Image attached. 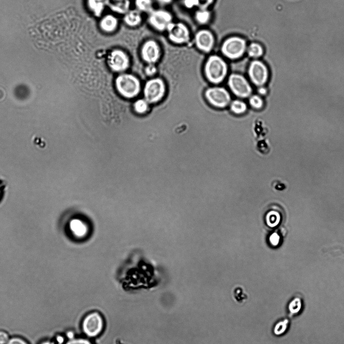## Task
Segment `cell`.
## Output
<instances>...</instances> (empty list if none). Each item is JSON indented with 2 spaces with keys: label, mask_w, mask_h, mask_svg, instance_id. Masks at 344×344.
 <instances>
[{
  "label": "cell",
  "mask_w": 344,
  "mask_h": 344,
  "mask_svg": "<svg viewBox=\"0 0 344 344\" xmlns=\"http://www.w3.org/2000/svg\"><path fill=\"white\" fill-rule=\"evenodd\" d=\"M204 72L210 82L218 84L223 81L227 75V65L220 56L212 55L208 59L205 64Z\"/></svg>",
  "instance_id": "6da1fadb"
},
{
  "label": "cell",
  "mask_w": 344,
  "mask_h": 344,
  "mask_svg": "<svg viewBox=\"0 0 344 344\" xmlns=\"http://www.w3.org/2000/svg\"><path fill=\"white\" fill-rule=\"evenodd\" d=\"M108 68L116 73H125L130 67L131 55L125 49L116 47L112 48L106 56Z\"/></svg>",
  "instance_id": "7a4b0ae2"
},
{
  "label": "cell",
  "mask_w": 344,
  "mask_h": 344,
  "mask_svg": "<svg viewBox=\"0 0 344 344\" xmlns=\"http://www.w3.org/2000/svg\"><path fill=\"white\" fill-rule=\"evenodd\" d=\"M162 52L160 43L154 38L145 39L139 48V56L146 64L156 65L160 60Z\"/></svg>",
  "instance_id": "3957f363"
},
{
  "label": "cell",
  "mask_w": 344,
  "mask_h": 344,
  "mask_svg": "<svg viewBox=\"0 0 344 344\" xmlns=\"http://www.w3.org/2000/svg\"><path fill=\"white\" fill-rule=\"evenodd\" d=\"M146 22L153 31L162 33L166 32L168 26L173 22L171 13L164 8H154L147 14Z\"/></svg>",
  "instance_id": "277c9868"
},
{
  "label": "cell",
  "mask_w": 344,
  "mask_h": 344,
  "mask_svg": "<svg viewBox=\"0 0 344 344\" xmlns=\"http://www.w3.org/2000/svg\"><path fill=\"white\" fill-rule=\"evenodd\" d=\"M115 83L118 92L126 98H133L140 92V81L135 76L131 74L121 73L117 77Z\"/></svg>",
  "instance_id": "5b68a950"
},
{
  "label": "cell",
  "mask_w": 344,
  "mask_h": 344,
  "mask_svg": "<svg viewBox=\"0 0 344 344\" xmlns=\"http://www.w3.org/2000/svg\"><path fill=\"white\" fill-rule=\"evenodd\" d=\"M246 42L243 38L233 36L227 38L221 47L222 53L230 59H237L242 56L247 50Z\"/></svg>",
  "instance_id": "8992f818"
},
{
  "label": "cell",
  "mask_w": 344,
  "mask_h": 344,
  "mask_svg": "<svg viewBox=\"0 0 344 344\" xmlns=\"http://www.w3.org/2000/svg\"><path fill=\"white\" fill-rule=\"evenodd\" d=\"M165 92L164 81L159 78L148 81L145 86L144 94L146 100L149 103H155L160 100Z\"/></svg>",
  "instance_id": "52a82bcc"
},
{
  "label": "cell",
  "mask_w": 344,
  "mask_h": 344,
  "mask_svg": "<svg viewBox=\"0 0 344 344\" xmlns=\"http://www.w3.org/2000/svg\"><path fill=\"white\" fill-rule=\"evenodd\" d=\"M205 96L211 105L217 108L225 107L231 101L230 93L221 87L208 88L205 92Z\"/></svg>",
  "instance_id": "ba28073f"
},
{
  "label": "cell",
  "mask_w": 344,
  "mask_h": 344,
  "mask_svg": "<svg viewBox=\"0 0 344 344\" xmlns=\"http://www.w3.org/2000/svg\"><path fill=\"white\" fill-rule=\"evenodd\" d=\"M228 85L232 92L240 98H247L250 96L252 87L248 80L242 75L232 74L228 79Z\"/></svg>",
  "instance_id": "9c48e42d"
},
{
  "label": "cell",
  "mask_w": 344,
  "mask_h": 344,
  "mask_svg": "<svg viewBox=\"0 0 344 344\" xmlns=\"http://www.w3.org/2000/svg\"><path fill=\"white\" fill-rule=\"evenodd\" d=\"M248 75L251 82L256 86H262L266 82L268 71L266 65L261 61H252L249 67Z\"/></svg>",
  "instance_id": "30bf717a"
},
{
  "label": "cell",
  "mask_w": 344,
  "mask_h": 344,
  "mask_svg": "<svg viewBox=\"0 0 344 344\" xmlns=\"http://www.w3.org/2000/svg\"><path fill=\"white\" fill-rule=\"evenodd\" d=\"M168 39L177 44H183L190 38V32L187 27L182 23H174L170 24L166 32Z\"/></svg>",
  "instance_id": "8fae6325"
},
{
  "label": "cell",
  "mask_w": 344,
  "mask_h": 344,
  "mask_svg": "<svg viewBox=\"0 0 344 344\" xmlns=\"http://www.w3.org/2000/svg\"><path fill=\"white\" fill-rule=\"evenodd\" d=\"M103 321L101 315L96 312L87 315L82 322L84 333L89 337L97 336L101 331Z\"/></svg>",
  "instance_id": "7c38bea8"
},
{
  "label": "cell",
  "mask_w": 344,
  "mask_h": 344,
  "mask_svg": "<svg viewBox=\"0 0 344 344\" xmlns=\"http://www.w3.org/2000/svg\"><path fill=\"white\" fill-rule=\"evenodd\" d=\"M120 21L117 15L113 13L103 14L99 18L98 28L102 33L112 35L119 30Z\"/></svg>",
  "instance_id": "4fadbf2b"
},
{
  "label": "cell",
  "mask_w": 344,
  "mask_h": 344,
  "mask_svg": "<svg viewBox=\"0 0 344 344\" xmlns=\"http://www.w3.org/2000/svg\"><path fill=\"white\" fill-rule=\"evenodd\" d=\"M195 41L199 49L204 52H208L212 49L214 46V38L210 31L202 30L196 33Z\"/></svg>",
  "instance_id": "5bb4252c"
},
{
  "label": "cell",
  "mask_w": 344,
  "mask_h": 344,
  "mask_svg": "<svg viewBox=\"0 0 344 344\" xmlns=\"http://www.w3.org/2000/svg\"><path fill=\"white\" fill-rule=\"evenodd\" d=\"M143 14L136 9H130L122 17V22L129 28L139 27L143 22Z\"/></svg>",
  "instance_id": "9a60e30c"
},
{
  "label": "cell",
  "mask_w": 344,
  "mask_h": 344,
  "mask_svg": "<svg viewBox=\"0 0 344 344\" xmlns=\"http://www.w3.org/2000/svg\"><path fill=\"white\" fill-rule=\"evenodd\" d=\"M86 5L93 16L99 18L104 14L105 7L107 6V0H87Z\"/></svg>",
  "instance_id": "2e32d148"
},
{
  "label": "cell",
  "mask_w": 344,
  "mask_h": 344,
  "mask_svg": "<svg viewBox=\"0 0 344 344\" xmlns=\"http://www.w3.org/2000/svg\"><path fill=\"white\" fill-rule=\"evenodd\" d=\"M107 6L113 12L122 14V15L130 9L129 0H121L112 1V2L107 1Z\"/></svg>",
  "instance_id": "e0dca14e"
},
{
  "label": "cell",
  "mask_w": 344,
  "mask_h": 344,
  "mask_svg": "<svg viewBox=\"0 0 344 344\" xmlns=\"http://www.w3.org/2000/svg\"><path fill=\"white\" fill-rule=\"evenodd\" d=\"M134 8L146 15L152 11L155 4L154 0H134Z\"/></svg>",
  "instance_id": "ac0fdd59"
},
{
  "label": "cell",
  "mask_w": 344,
  "mask_h": 344,
  "mask_svg": "<svg viewBox=\"0 0 344 344\" xmlns=\"http://www.w3.org/2000/svg\"><path fill=\"white\" fill-rule=\"evenodd\" d=\"M302 307V300L300 296L294 297L288 305L289 316H294L299 313Z\"/></svg>",
  "instance_id": "d6986e66"
},
{
  "label": "cell",
  "mask_w": 344,
  "mask_h": 344,
  "mask_svg": "<svg viewBox=\"0 0 344 344\" xmlns=\"http://www.w3.org/2000/svg\"><path fill=\"white\" fill-rule=\"evenodd\" d=\"M69 227L72 233L78 237L83 236L86 231L84 223L77 219L72 220L70 222Z\"/></svg>",
  "instance_id": "ffe728a7"
},
{
  "label": "cell",
  "mask_w": 344,
  "mask_h": 344,
  "mask_svg": "<svg viewBox=\"0 0 344 344\" xmlns=\"http://www.w3.org/2000/svg\"><path fill=\"white\" fill-rule=\"evenodd\" d=\"M230 109L233 113L236 114H241L246 111L247 106L243 101L236 99L231 102Z\"/></svg>",
  "instance_id": "44dd1931"
},
{
  "label": "cell",
  "mask_w": 344,
  "mask_h": 344,
  "mask_svg": "<svg viewBox=\"0 0 344 344\" xmlns=\"http://www.w3.org/2000/svg\"><path fill=\"white\" fill-rule=\"evenodd\" d=\"M248 55L252 58H257L261 56L263 53L262 46L257 43H252L247 48Z\"/></svg>",
  "instance_id": "7402d4cb"
},
{
  "label": "cell",
  "mask_w": 344,
  "mask_h": 344,
  "mask_svg": "<svg viewBox=\"0 0 344 344\" xmlns=\"http://www.w3.org/2000/svg\"><path fill=\"white\" fill-rule=\"evenodd\" d=\"M289 319H285L279 321L275 325L273 329L274 333L276 335H281L283 334L287 329L289 325Z\"/></svg>",
  "instance_id": "603a6c76"
},
{
  "label": "cell",
  "mask_w": 344,
  "mask_h": 344,
  "mask_svg": "<svg viewBox=\"0 0 344 344\" xmlns=\"http://www.w3.org/2000/svg\"><path fill=\"white\" fill-rule=\"evenodd\" d=\"M147 102L146 100L141 99L137 100L133 105L135 111L140 114L145 113L148 109Z\"/></svg>",
  "instance_id": "cb8c5ba5"
},
{
  "label": "cell",
  "mask_w": 344,
  "mask_h": 344,
  "mask_svg": "<svg viewBox=\"0 0 344 344\" xmlns=\"http://www.w3.org/2000/svg\"><path fill=\"white\" fill-rule=\"evenodd\" d=\"M249 103L254 109H259L263 107V100L258 95H253L250 96Z\"/></svg>",
  "instance_id": "d4e9b609"
},
{
  "label": "cell",
  "mask_w": 344,
  "mask_h": 344,
  "mask_svg": "<svg viewBox=\"0 0 344 344\" xmlns=\"http://www.w3.org/2000/svg\"><path fill=\"white\" fill-rule=\"evenodd\" d=\"M234 296L236 300L240 303L243 302L247 298V295L240 288H237L234 291Z\"/></svg>",
  "instance_id": "484cf974"
},
{
  "label": "cell",
  "mask_w": 344,
  "mask_h": 344,
  "mask_svg": "<svg viewBox=\"0 0 344 344\" xmlns=\"http://www.w3.org/2000/svg\"><path fill=\"white\" fill-rule=\"evenodd\" d=\"M144 71L148 76H152L157 72V68L154 64H146Z\"/></svg>",
  "instance_id": "4316f807"
},
{
  "label": "cell",
  "mask_w": 344,
  "mask_h": 344,
  "mask_svg": "<svg viewBox=\"0 0 344 344\" xmlns=\"http://www.w3.org/2000/svg\"><path fill=\"white\" fill-rule=\"evenodd\" d=\"M7 344H29V343L23 338L13 336L9 339Z\"/></svg>",
  "instance_id": "83f0119b"
},
{
  "label": "cell",
  "mask_w": 344,
  "mask_h": 344,
  "mask_svg": "<svg viewBox=\"0 0 344 344\" xmlns=\"http://www.w3.org/2000/svg\"><path fill=\"white\" fill-rule=\"evenodd\" d=\"M65 344H92L89 340L84 338H72L69 339Z\"/></svg>",
  "instance_id": "f1b7e54d"
},
{
  "label": "cell",
  "mask_w": 344,
  "mask_h": 344,
  "mask_svg": "<svg viewBox=\"0 0 344 344\" xmlns=\"http://www.w3.org/2000/svg\"><path fill=\"white\" fill-rule=\"evenodd\" d=\"M209 17L208 13L206 11L199 12L196 15L197 19L201 23H205L207 22Z\"/></svg>",
  "instance_id": "f546056e"
},
{
  "label": "cell",
  "mask_w": 344,
  "mask_h": 344,
  "mask_svg": "<svg viewBox=\"0 0 344 344\" xmlns=\"http://www.w3.org/2000/svg\"><path fill=\"white\" fill-rule=\"evenodd\" d=\"M10 338L9 334L7 331L0 330V344H7Z\"/></svg>",
  "instance_id": "4dcf8cb0"
},
{
  "label": "cell",
  "mask_w": 344,
  "mask_h": 344,
  "mask_svg": "<svg viewBox=\"0 0 344 344\" xmlns=\"http://www.w3.org/2000/svg\"><path fill=\"white\" fill-rule=\"evenodd\" d=\"M173 0H154V3L157 5L159 8H164L170 5Z\"/></svg>",
  "instance_id": "1f68e13d"
},
{
  "label": "cell",
  "mask_w": 344,
  "mask_h": 344,
  "mask_svg": "<svg viewBox=\"0 0 344 344\" xmlns=\"http://www.w3.org/2000/svg\"><path fill=\"white\" fill-rule=\"evenodd\" d=\"M257 91L259 94L261 95H264L267 93L266 89L265 87H263V86H260L258 89Z\"/></svg>",
  "instance_id": "d6a6232c"
},
{
  "label": "cell",
  "mask_w": 344,
  "mask_h": 344,
  "mask_svg": "<svg viewBox=\"0 0 344 344\" xmlns=\"http://www.w3.org/2000/svg\"><path fill=\"white\" fill-rule=\"evenodd\" d=\"M39 344H57L53 339H46L41 341Z\"/></svg>",
  "instance_id": "836d02e7"
},
{
  "label": "cell",
  "mask_w": 344,
  "mask_h": 344,
  "mask_svg": "<svg viewBox=\"0 0 344 344\" xmlns=\"http://www.w3.org/2000/svg\"><path fill=\"white\" fill-rule=\"evenodd\" d=\"M60 318H61V321H62V320H61V308H60ZM61 324H62V323H61ZM64 327L62 325V331H61V333H63V332H64Z\"/></svg>",
  "instance_id": "e575fe53"
},
{
  "label": "cell",
  "mask_w": 344,
  "mask_h": 344,
  "mask_svg": "<svg viewBox=\"0 0 344 344\" xmlns=\"http://www.w3.org/2000/svg\"><path fill=\"white\" fill-rule=\"evenodd\" d=\"M1 195H2V188H1V187L0 186V198H1Z\"/></svg>",
  "instance_id": "d590c367"
},
{
  "label": "cell",
  "mask_w": 344,
  "mask_h": 344,
  "mask_svg": "<svg viewBox=\"0 0 344 344\" xmlns=\"http://www.w3.org/2000/svg\"><path fill=\"white\" fill-rule=\"evenodd\" d=\"M121 1V0H112V1Z\"/></svg>",
  "instance_id": "8d00e7d4"
}]
</instances>
